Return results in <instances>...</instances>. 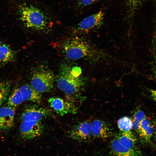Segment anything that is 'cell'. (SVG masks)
I'll return each instance as SVG.
<instances>
[{
	"instance_id": "cell-1",
	"label": "cell",
	"mask_w": 156,
	"mask_h": 156,
	"mask_svg": "<svg viewBox=\"0 0 156 156\" xmlns=\"http://www.w3.org/2000/svg\"><path fill=\"white\" fill-rule=\"evenodd\" d=\"M19 20L26 28L35 31H45L50 28L51 21L49 15L36 5L25 3L18 7Z\"/></svg>"
},
{
	"instance_id": "cell-2",
	"label": "cell",
	"mask_w": 156,
	"mask_h": 156,
	"mask_svg": "<svg viewBox=\"0 0 156 156\" xmlns=\"http://www.w3.org/2000/svg\"><path fill=\"white\" fill-rule=\"evenodd\" d=\"M80 72L77 68H72L66 64L61 65L55 77L58 88L68 96L80 94L83 90L85 83L80 76Z\"/></svg>"
},
{
	"instance_id": "cell-3",
	"label": "cell",
	"mask_w": 156,
	"mask_h": 156,
	"mask_svg": "<svg viewBox=\"0 0 156 156\" xmlns=\"http://www.w3.org/2000/svg\"><path fill=\"white\" fill-rule=\"evenodd\" d=\"M55 77L49 69L40 67L33 71L31 78V85L40 93L48 92L53 88Z\"/></svg>"
},
{
	"instance_id": "cell-4",
	"label": "cell",
	"mask_w": 156,
	"mask_h": 156,
	"mask_svg": "<svg viewBox=\"0 0 156 156\" xmlns=\"http://www.w3.org/2000/svg\"><path fill=\"white\" fill-rule=\"evenodd\" d=\"M61 49L62 53L66 57L73 60L89 55L92 52L87 43L77 37L69 38L66 41Z\"/></svg>"
},
{
	"instance_id": "cell-5",
	"label": "cell",
	"mask_w": 156,
	"mask_h": 156,
	"mask_svg": "<svg viewBox=\"0 0 156 156\" xmlns=\"http://www.w3.org/2000/svg\"><path fill=\"white\" fill-rule=\"evenodd\" d=\"M104 17V13L100 11L82 20L74 29L76 32L87 33L99 27L103 24Z\"/></svg>"
},
{
	"instance_id": "cell-6",
	"label": "cell",
	"mask_w": 156,
	"mask_h": 156,
	"mask_svg": "<svg viewBox=\"0 0 156 156\" xmlns=\"http://www.w3.org/2000/svg\"><path fill=\"white\" fill-rule=\"evenodd\" d=\"M44 129L41 121H22L19 127V132L22 139L28 140L41 135Z\"/></svg>"
},
{
	"instance_id": "cell-7",
	"label": "cell",
	"mask_w": 156,
	"mask_h": 156,
	"mask_svg": "<svg viewBox=\"0 0 156 156\" xmlns=\"http://www.w3.org/2000/svg\"><path fill=\"white\" fill-rule=\"evenodd\" d=\"M50 107L58 115L63 116L69 113H75V106L71 102L57 97H53L48 99Z\"/></svg>"
},
{
	"instance_id": "cell-8",
	"label": "cell",
	"mask_w": 156,
	"mask_h": 156,
	"mask_svg": "<svg viewBox=\"0 0 156 156\" xmlns=\"http://www.w3.org/2000/svg\"><path fill=\"white\" fill-rule=\"evenodd\" d=\"M50 114V111L47 108L31 106L23 111L20 119L22 121H41Z\"/></svg>"
},
{
	"instance_id": "cell-9",
	"label": "cell",
	"mask_w": 156,
	"mask_h": 156,
	"mask_svg": "<svg viewBox=\"0 0 156 156\" xmlns=\"http://www.w3.org/2000/svg\"><path fill=\"white\" fill-rule=\"evenodd\" d=\"M70 136L72 138L78 140L90 139L93 136L91 123L85 121L75 125L70 130Z\"/></svg>"
},
{
	"instance_id": "cell-10",
	"label": "cell",
	"mask_w": 156,
	"mask_h": 156,
	"mask_svg": "<svg viewBox=\"0 0 156 156\" xmlns=\"http://www.w3.org/2000/svg\"><path fill=\"white\" fill-rule=\"evenodd\" d=\"M15 108L8 105L0 107V131H5L13 127Z\"/></svg>"
},
{
	"instance_id": "cell-11",
	"label": "cell",
	"mask_w": 156,
	"mask_h": 156,
	"mask_svg": "<svg viewBox=\"0 0 156 156\" xmlns=\"http://www.w3.org/2000/svg\"><path fill=\"white\" fill-rule=\"evenodd\" d=\"M111 147L114 153L117 156H142L141 152L135 148H131L122 144L117 139L111 142Z\"/></svg>"
},
{
	"instance_id": "cell-12",
	"label": "cell",
	"mask_w": 156,
	"mask_h": 156,
	"mask_svg": "<svg viewBox=\"0 0 156 156\" xmlns=\"http://www.w3.org/2000/svg\"><path fill=\"white\" fill-rule=\"evenodd\" d=\"M93 135L101 138H107L111 133V129L104 121L99 119L93 120L91 123Z\"/></svg>"
},
{
	"instance_id": "cell-13",
	"label": "cell",
	"mask_w": 156,
	"mask_h": 156,
	"mask_svg": "<svg viewBox=\"0 0 156 156\" xmlns=\"http://www.w3.org/2000/svg\"><path fill=\"white\" fill-rule=\"evenodd\" d=\"M24 101H29L40 103L42 101V96L29 85L25 84L19 88Z\"/></svg>"
},
{
	"instance_id": "cell-14",
	"label": "cell",
	"mask_w": 156,
	"mask_h": 156,
	"mask_svg": "<svg viewBox=\"0 0 156 156\" xmlns=\"http://www.w3.org/2000/svg\"><path fill=\"white\" fill-rule=\"evenodd\" d=\"M154 131V127L146 117L141 122L138 133L142 140L145 143L149 142Z\"/></svg>"
},
{
	"instance_id": "cell-15",
	"label": "cell",
	"mask_w": 156,
	"mask_h": 156,
	"mask_svg": "<svg viewBox=\"0 0 156 156\" xmlns=\"http://www.w3.org/2000/svg\"><path fill=\"white\" fill-rule=\"evenodd\" d=\"M122 145L131 148H134L136 143V138L131 131H121L118 134L117 138Z\"/></svg>"
},
{
	"instance_id": "cell-16",
	"label": "cell",
	"mask_w": 156,
	"mask_h": 156,
	"mask_svg": "<svg viewBox=\"0 0 156 156\" xmlns=\"http://www.w3.org/2000/svg\"><path fill=\"white\" fill-rule=\"evenodd\" d=\"M15 57V53L8 45L2 44L0 47V64L12 61Z\"/></svg>"
},
{
	"instance_id": "cell-17",
	"label": "cell",
	"mask_w": 156,
	"mask_h": 156,
	"mask_svg": "<svg viewBox=\"0 0 156 156\" xmlns=\"http://www.w3.org/2000/svg\"><path fill=\"white\" fill-rule=\"evenodd\" d=\"M24 100L19 88H15L9 96L7 101V105L15 108L21 104Z\"/></svg>"
},
{
	"instance_id": "cell-18",
	"label": "cell",
	"mask_w": 156,
	"mask_h": 156,
	"mask_svg": "<svg viewBox=\"0 0 156 156\" xmlns=\"http://www.w3.org/2000/svg\"><path fill=\"white\" fill-rule=\"evenodd\" d=\"M117 124L121 131H130L133 127L132 121L128 116H125L120 118L117 121Z\"/></svg>"
},
{
	"instance_id": "cell-19",
	"label": "cell",
	"mask_w": 156,
	"mask_h": 156,
	"mask_svg": "<svg viewBox=\"0 0 156 156\" xmlns=\"http://www.w3.org/2000/svg\"><path fill=\"white\" fill-rule=\"evenodd\" d=\"M10 84L8 82H0V106L7 99L10 90Z\"/></svg>"
},
{
	"instance_id": "cell-20",
	"label": "cell",
	"mask_w": 156,
	"mask_h": 156,
	"mask_svg": "<svg viewBox=\"0 0 156 156\" xmlns=\"http://www.w3.org/2000/svg\"><path fill=\"white\" fill-rule=\"evenodd\" d=\"M146 117L144 112L142 110L137 111L135 113L132 121L133 127L138 133L141 122Z\"/></svg>"
},
{
	"instance_id": "cell-21",
	"label": "cell",
	"mask_w": 156,
	"mask_h": 156,
	"mask_svg": "<svg viewBox=\"0 0 156 156\" xmlns=\"http://www.w3.org/2000/svg\"><path fill=\"white\" fill-rule=\"evenodd\" d=\"M78 5L81 7L89 5L96 2L98 0H77Z\"/></svg>"
},
{
	"instance_id": "cell-22",
	"label": "cell",
	"mask_w": 156,
	"mask_h": 156,
	"mask_svg": "<svg viewBox=\"0 0 156 156\" xmlns=\"http://www.w3.org/2000/svg\"><path fill=\"white\" fill-rule=\"evenodd\" d=\"M131 8H135L143 0H125Z\"/></svg>"
},
{
	"instance_id": "cell-23",
	"label": "cell",
	"mask_w": 156,
	"mask_h": 156,
	"mask_svg": "<svg viewBox=\"0 0 156 156\" xmlns=\"http://www.w3.org/2000/svg\"><path fill=\"white\" fill-rule=\"evenodd\" d=\"M150 93L152 98L156 102V90H151L150 91Z\"/></svg>"
},
{
	"instance_id": "cell-24",
	"label": "cell",
	"mask_w": 156,
	"mask_h": 156,
	"mask_svg": "<svg viewBox=\"0 0 156 156\" xmlns=\"http://www.w3.org/2000/svg\"><path fill=\"white\" fill-rule=\"evenodd\" d=\"M153 72L156 78V62L154 66Z\"/></svg>"
},
{
	"instance_id": "cell-25",
	"label": "cell",
	"mask_w": 156,
	"mask_h": 156,
	"mask_svg": "<svg viewBox=\"0 0 156 156\" xmlns=\"http://www.w3.org/2000/svg\"><path fill=\"white\" fill-rule=\"evenodd\" d=\"M154 132L155 135V139L156 140V121L155 122V123Z\"/></svg>"
},
{
	"instance_id": "cell-26",
	"label": "cell",
	"mask_w": 156,
	"mask_h": 156,
	"mask_svg": "<svg viewBox=\"0 0 156 156\" xmlns=\"http://www.w3.org/2000/svg\"><path fill=\"white\" fill-rule=\"evenodd\" d=\"M2 42H1L0 41V47L1 46V45H2Z\"/></svg>"
}]
</instances>
